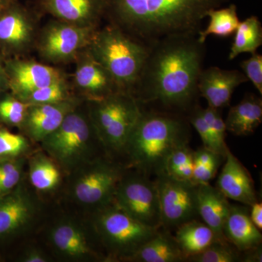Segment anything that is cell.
<instances>
[{"mask_svg": "<svg viewBox=\"0 0 262 262\" xmlns=\"http://www.w3.org/2000/svg\"><path fill=\"white\" fill-rule=\"evenodd\" d=\"M205 53L198 34L170 36L152 43L131 94L149 110L189 114L196 105Z\"/></svg>", "mask_w": 262, "mask_h": 262, "instance_id": "cell-1", "label": "cell"}, {"mask_svg": "<svg viewBox=\"0 0 262 262\" xmlns=\"http://www.w3.org/2000/svg\"><path fill=\"white\" fill-rule=\"evenodd\" d=\"M229 0H106L105 15L150 46L170 36L198 34L208 12Z\"/></svg>", "mask_w": 262, "mask_h": 262, "instance_id": "cell-2", "label": "cell"}, {"mask_svg": "<svg viewBox=\"0 0 262 262\" xmlns=\"http://www.w3.org/2000/svg\"><path fill=\"white\" fill-rule=\"evenodd\" d=\"M190 136L189 125L182 115L142 110L124 152L131 168L155 177L165 171L166 160L174 149L189 144Z\"/></svg>", "mask_w": 262, "mask_h": 262, "instance_id": "cell-3", "label": "cell"}, {"mask_svg": "<svg viewBox=\"0 0 262 262\" xmlns=\"http://www.w3.org/2000/svg\"><path fill=\"white\" fill-rule=\"evenodd\" d=\"M88 49L111 74L122 90L131 94L149 53V46L110 24L96 29Z\"/></svg>", "mask_w": 262, "mask_h": 262, "instance_id": "cell-4", "label": "cell"}, {"mask_svg": "<svg viewBox=\"0 0 262 262\" xmlns=\"http://www.w3.org/2000/svg\"><path fill=\"white\" fill-rule=\"evenodd\" d=\"M91 103L89 115L101 145L108 151L124 152L142 108L130 93L116 94Z\"/></svg>", "mask_w": 262, "mask_h": 262, "instance_id": "cell-5", "label": "cell"}, {"mask_svg": "<svg viewBox=\"0 0 262 262\" xmlns=\"http://www.w3.org/2000/svg\"><path fill=\"white\" fill-rule=\"evenodd\" d=\"M95 140L99 139L89 114L84 115L77 107L41 143L56 163L65 169H72L91 161Z\"/></svg>", "mask_w": 262, "mask_h": 262, "instance_id": "cell-6", "label": "cell"}, {"mask_svg": "<svg viewBox=\"0 0 262 262\" xmlns=\"http://www.w3.org/2000/svg\"><path fill=\"white\" fill-rule=\"evenodd\" d=\"M97 213L95 226L103 244L113 256L126 261L160 229L143 225L113 202Z\"/></svg>", "mask_w": 262, "mask_h": 262, "instance_id": "cell-7", "label": "cell"}, {"mask_svg": "<svg viewBox=\"0 0 262 262\" xmlns=\"http://www.w3.org/2000/svg\"><path fill=\"white\" fill-rule=\"evenodd\" d=\"M113 203L143 225L161 228L158 187L149 176L136 170L129 175L124 173Z\"/></svg>", "mask_w": 262, "mask_h": 262, "instance_id": "cell-8", "label": "cell"}, {"mask_svg": "<svg viewBox=\"0 0 262 262\" xmlns=\"http://www.w3.org/2000/svg\"><path fill=\"white\" fill-rule=\"evenodd\" d=\"M121 167L102 158L91 160L76 176L72 195L76 201L97 210L113 201L117 185L124 175Z\"/></svg>", "mask_w": 262, "mask_h": 262, "instance_id": "cell-9", "label": "cell"}, {"mask_svg": "<svg viewBox=\"0 0 262 262\" xmlns=\"http://www.w3.org/2000/svg\"><path fill=\"white\" fill-rule=\"evenodd\" d=\"M97 29L55 20L38 34L35 47L42 59L53 64L76 60L86 49Z\"/></svg>", "mask_w": 262, "mask_h": 262, "instance_id": "cell-10", "label": "cell"}, {"mask_svg": "<svg viewBox=\"0 0 262 262\" xmlns=\"http://www.w3.org/2000/svg\"><path fill=\"white\" fill-rule=\"evenodd\" d=\"M155 177L159 194L162 228L176 229L199 217L198 184L174 179L165 171Z\"/></svg>", "mask_w": 262, "mask_h": 262, "instance_id": "cell-11", "label": "cell"}, {"mask_svg": "<svg viewBox=\"0 0 262 262\" xmlns=\"http://www.w3.org/2000/svg\"><path fill=\"white\" fill-rule=\"evenodd\" d=\"M37 20L17 0L0 10V51L5 59L21 58L35 47Z\"/></svg>", "mask_w": 262, "mask_h": 262, "instance_id": "cell-12", "label": "cell"}, {"mask_svg": "<svg viewBox=\"0 0 262 262\" xmlns=\"http://www.w3.org/2000/svg\"><path fill=\"white\" fill-rule=\"evenodd\" d=\"M5 66L9 90L20 100L36 90L66 77L56 67L21 58L5 59Z\"/></svg>", "mask_w": 262, "mask_h": 262, "instance_id": "cell-13", "label": "cell"}, {"mask_svg": "<svg viewBox=\"0 0 262 262\" xmlns=\"http://www.w3.org/2000/svg\"><path fill=\"white\" fill-rule=\"evenodd\" d=\"M74 86L89 101H97L123 91L88 48L76 58Z\"/></svg>", "mask_w": 262, "mask_h": 262, "instance_id": "cell-14", "label": "cell"}, {"mask_svg": "<svg viewBox=\"0 0 262 262\" xmlns=\"http://www.w3.org/2000/svg\"><path fill=\"white\" fill-rule=\"evenodd\" d=\"M77 106L78 99L75 97L59 103L29 105L20 129L32 140L41 142L56 130Z\"/></svg>", "mask_w": 262, "mask_h": 262, "instance_id": "cell-15", "label": "cell"}, {"mask_svg": "<svg viewBox=\"0 0 262 262\" xmlns=\"http://www.w3.org/2000/svg\"><path fill=\"white\" fill-rule=\"evenodd\" d=\"M247 81L241 71L211 67L202 70L198 79V92L206 100L208 106L221 110L229 106L234 90Z\"/></svg>", "mask_w": 262, "mask_h": 262, "instance_id": "cell-16", "label": "cell"}, {"mask_svg": "<svg viewBox=\"0 0 262 262\" xmlns=\"http://www.w3.org/2000/svg\"><path fill=\"white\" fill-rule=\"evenodd\" d=\"M41 6L57 20L97 29L105 15L106 0H40Z\"/></svg>", "mask_w": 262, "mask_h": 262, "instance_id": "cell-17", "label": "cell"}, {"mask_svg": "<svg viewBox=\"0 0 262 262\" xmlns=\"http://www.w3.org/2000/svg\"><path fill=\"white\" fill-rule=\"evenodd\" d=\"M215 187L227 198L251 206L258 201L254 182L249 171L230 149L225 155V164Z\"/></svg>", "mask_w": 262, "mask_h": 262, "instance_id": "cell-18", "label": "cell"}, {"mask_svg": "<svg viewBox=\"0 0 262 262\" xmlns=\"http://www.w3.org/2000/svg\"><path fill=\"white\" fill-rule=\"evenodd\" d=\"M248 207L231 204L223 228L225 239L241 253L261 246V231L253 225Z\"/></svg>", "mask_w": 262, "mask_h": 262, "instance_id": "cell-19", "label": "cell"}, {"mask_svg": "<svg viewBox=\"0 0 262 262\" xmlns=\"http://www.w3.org/2000/svg\"><path fill=\"white\" fill-rule=\"evenodd\" d=\"M34 213V203L21 187L0 200V238L14 234L28 225Z\"/></svg>", "mask_w": 262, "mask_h": 262, "instance_id": "cell-20", "label": "cell"}, {"mask_svg": "<svg viewBox=\"0 0 262 262\" xmlns=\"http://www.w3.org/2000/svg\"><path fill=\"white\" fill-rule=\"evenodd\" d=\"M228 200L209 183L198 184V215L220 241H227L223 228L230 208Z\"/></svg>", "mask_w": 262, "mask_h": 262, "instance_id": "cell-21", "label": "cell"}, {"mask_svg": "<svg viewBox=\"0 0 262 262\" xmlns=\"http://www.w3.org/2000/svg\"><path fill=\"white\" fill-rule=\"evenodd\" d=\"M261 121V98L246 94L241 102L231 107L225 122L227 131L234 136H246L253 134Z\"/></svg>", "mask_w": 262, "mask_h": 262, "instance_id": "cell-22", "label": "cell"}, {"mask_svg": "<svg viewBox=\"0 0 262 262\" xmlns=\"http://www.w3.org/2000/svg\"><path fill=\"white\" fill-rule=\"evenodd\" d=\"M127 261L135 262L185 261L178 244L170 231L160 228L154 237L145 243Z\"/></svg>", "mask_w": 262, "mask_h": 262, "instance_id": "cell-23", "label": "cell"}, {"mask_svg": "<svg viewBox=\"0 0 262 262\" xmlns=\"http://www.w3.org/2000/svg\"><path fill=\"white\" fill-rule=\"evenodd\" d=\"M52 244L58 252L72 258H84L96 256L82 229L70 222L59 224L52 230Z\"/></svg>", "mask_w": 262, "mask_h": 262, "instance_id": "cell-24", "label": "cell"}, {"mask_svg": "<svg viewBox=\"0 0 262 262\" xmlns=\"http://www.w3.org/2000/svg\"><path fill=\"white\" fill-rule=\"evenodd\" d=\"M177 241L185 261L219 241L213 231L203 222L194 220L186 222L175 229Z\"/></svg>", "mask_w": 262, "mask_h": 262, "instance_id": "cell-25", "label": "cell"}, {"mask_svg": "<svg viewBox=\"0 0 262 262\" xmlns=\"http://www.w3.org/2000/svg\"><path fill=\"white\" fill-rule=\"evenodd\" d=\"M233 42L229 53V60L244 53H256L262 44V27L259 19L255 15L239 22L235 31Z\"/></svg>", "mask_w": 262, "mask_h": 262, "instance_id": "cell-26", "label": "cell"}, {"mask_svg": "<svg viewBox=\"0 0 262 262\" xmlns=\"http://www.w3.org/2000/svg\"><path fill=\"white\" fill-rule=\"evenodd\" d=\"M207 17L210 18L208 27L201 30L198 34V39L202 43L206 42L210 35L220 37H228L235 32L239 20L237 15V6L234 4L225 8H218L210 10Z\"/></svg>", "mask_w": 262, "mask_h": 262, "instance_id": "cell-27", "label": "cell"}, {"mask_svg": "<svg viewBox=\"0 0 262 262\" xmlns=\"http://www.w3.org/2000/svg\"><path fill=\"white\" fill-rule=\"evenodd\" d=\"M61 173L52 158L38 154L32 158L29 168V180L33 187L41 192L56 189L61 182Z\"/></svg>", "mask_w": 262, "mask_h": 262, "instance_id": "cell-28", "label": "cell"}, {"mask_svg": "<svg viewBox=\"0 0 262 262\" xmlns=\"http://www.w3.org/2000/svg\"><path fill=\"white\" fill-rule=\"evenodd\" d=\"M193 155L189 144L174 149L165 163V173L174 179L193 182Z\"/></svg>", "mask_w": 262, "mask_h": 262, "instance_id": "cell-29", "label": "cell"}, {"mask_svg": "<svg viewBox=\"0 0 262 262\" xmlns=\"http://www.w3.org/2000/svg\"><path fill=\"white\" fill-rule=\"evenodd\" d=\"M72 87L66 77L36 90L21 100L29 105L56 103L73 98Z\"/></svg>", "mask_w": 262, "mask_h": 262, "instance_id": "cell-30", "label": "cell"}, {"mask_svg": "<svg viewBox=\"0 0 262 262\" xmlns=\"http://www.w3.org/2000/svg\"><path fill=\"white\" fill-rule=\"evenodd\" d=\"M190 262L243 261L242 253L228 241H215L195 256L187 258Z\"/></svg>", "mask_w": 262, "mask_h": 262, "instance_id": "cell-31", "label": "cell"}, {"mask_svg": "<svg viewBox=\"0 0 262 262\" xmlns=\"http://www.w3.org/2000/svg\"><path fill=\"white\" fill-rule=\"evenodd\" d=\"M0 123L20 128L27 115L29 104L13 94H0Z\"/></svg>", "mask_w": 262, "mask_h": 262, "instance_id": "cell-32", "label": "cell"}, {"mask_svg": "<svg viewBox=\"0 0 262 262\" xmlns=\"http://www.w3.org/2000/svg\"><path fill=\"white\" fill-rule=\"evenodd\" d=\"M21 158H0V200L18 187L23 172Z\"/></svg>", "mask_w": 262, "mask_h": 262, "instance_id": "cell-33", "label": "cell"}, {"mask_svg": "<svg viewBox=\"0 0 262 262\" xmlns=\"http://www.w3.org/2000/svg\"><path fill=\"white\" fill-rule=\"evenodd\" d=\"M202 113L211 131L217 152L225 156L229 149L225 141L227 128L220 110L208 106L206 108H202Z\"/></svg>", "mask_w": 262, "mask_h": 262, "instance_id": "cell-34", "label": "cell"}, {"mask_svg": "<svg viewBox=\"0 0 262 262\" xmlns=\"http://www.w3.org/2000/svg\"><path fill=\"white\" fill-rule=\"evenodd\" d=\"M28 148V140L25 136L0 127V158H19Z\"/></svg>", "mask_w": 262, "mask_h": 262, "instance_id": "cell-35", "label": "cell"}, {"mask_svg": "<svg viewBox=\"0 0 262 262\" xmlns=\"http://www.w3.org/2000/svg\"><path fill=\"white\" fill-rule=\"evenodd\" d=\"M188 120L199 134L202 142H203V146L206 149L217 152L216 146H215L214 141L212 137L211 133L208 124H207L206 120L203 117L201 106L196 104L193 107L192 110L189 112Z\"/></svg>", "mask_w": 262, "mask_h": 262, "instance_id": "cell-36", "label": "cell"}, {"mask_svg": "<svg viewBox=\"0 0 262 262\" xmlns=\"http://www.w3.org/2000/svg\"><path fill=\"white\" fill-rule=\"evenodd\" d=\"M241 68L248 81L257 90L260 96L262 95V56L255 53L248 59L241 62Z\"/></svg>", "mask_w": 262, "mask_h": 262, "instance_id": "cell-37", "label": "cell"}, {"mask_svg": "<svg viewBox=\"0 0 262 262\" xmlns=\"http://www.w3.org/2000/svg\"><path fill=\"white\" fill-rule=\"evenodd\" d=\"M250 218L253 225L260 231L262 229V203L258 201L255 202L251 206H249Z\"/></svg>", "mask_w": 262, "mask_h": 262, "instance_id": "cell-38", "label": "cell"}, {"mask_svg": "<svg viewBox=\"0 0 262 262\" xmlns=\"http://www.w3.org/2000/svg\"><path fill=\"white\" fill-rule=\"evenodd\" d=\"M24 262H46L48 261L47 256L37 249L29 250L22 258Z\"/></svg>", "mask_w": 262, "mask_h": 262, "instance_id": "cell-39", "label": "cell"}, {"mask_svg": "<svg viewBox=\"0 0 262 262\" xmlns=\"http://www.w3.org/2000/svg\"><path fill=\"white\" fill-rule=\"evenodd\" d=\"M5 58L0 51V94L6 92L9 90L8 87V77H7L6 71H5Z\"/></svg>", "mask_w": 262, "mask_h": 262, "instance_id": "cell-40", "label": "cell"}, {"mask_svg": "<svg viewBox=\"0 0 262 262\" xmlns=\"http://www.w3.org/2000/svg\"><path fill=\"white\" fill-rule=\"evenodd\" d=\"M12 0H0V10L3 9L7 5L9 4Z\"/></svg>", "mask_w": 262, "mask_h": 262, "instance_id": "cell-41", "label": "cell"}]
</instances>
